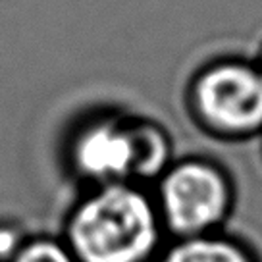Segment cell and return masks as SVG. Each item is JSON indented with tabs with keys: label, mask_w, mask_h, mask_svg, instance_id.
<instances>
[{
	"label": "cell",
	"mask_w": 262,
	"mask_h": 262,
	"mask_svg": "<svg viewBox=\"0 0 262 262\" xmlns=\"http://www.w3.org/2000/svg\"><path fill=\"white\" fill-rule=\"evenodd\" d=\"M155 195L135 181L95 185L66 224L64 243L77 262H147L164 233Z\"/></svg>",
	"instance_id": "1"
},
{
	"label": "cell",
	"mask_w": 262,
	"mask_h": 262,
	"mask_svg": "<svg viewBox=\"0 0 262 262\" xmlns=\"http://www.w3.org/2000/svg\"><path fill=\"white\" fill-rule=\"evenodd\" d=\"M72 166L91 185L160 178L172 164L166 131L145 118L104 114L81 125L72 141Z\"/></svg>",
	"instance_id": "2"
},
{
	"label": "cell",
	"mask_w": 262,
	"mask_h": 262,
	"mask_svg": "<svg viewBox=\"0 0 262 262\" xmlns=\"http://www.w3.org/2000/svg\"><path fill=\"white\" fill-rule=\"evenodd\" d=\"M155 201L164 228L181 239L218 231L233 210L235 191L220 164L185 158L158 178Z\"/></svg>",
	"instance_id": "3"
},
{
	"label": "cell",
	"mask_w": 262,
	"mask_h": 262,
	"mask_svg": "<svg viewBox=\"0 0 262 262\" xmlns=\"http://www.w3.org/2000/svg\"><path fill=\"white\" fill-rule=\"evenodd\" d=\"M189 104L199 123L216 137H254L262 133V74L254 62L216 60L195 75Z\"/></svg>",
	"instance_id": "4"
},
{
	"label": "cell",
	"mask_w": 262,
	"mask_h": 262,
	"mask_svg": "<svg viewBox=\"0 0 262 262\" xmlns=\"http://www.w3.org/2000/svg\"><path fill=\"white\" fill-rule=\"evenodd\" d=\"M164 262H253L245 247L220 233L181 237L166 253Z\"/></svg>",
	"instance_id": "5"
},
{
	"label": "cell",
	"mask_w": 262,
	"mask_h": 262,
	"mask_svg": "<svg viewBox=\"0 0 262 262\" xmlns=\"http://www.w3.org/2000/svg\"><path fill=\"white\" fill-rule=\"evenodd\" d=\"M10 262H77L64 241L50 237L25 239L21 249Z\"/></svg>",
	"instance_id": "6"
},
{
	"label": "cell",
	"mask_w": 262,
	"mask_h": 262,
	"mask_svg": "<svg viewBox=\"0 0 262 262\" xmlns=\"http://www.w3.org/2000/svg\"><path fill=\"white\" fill-rule=\"evenodd\" d=\"M25 239L12 224H0V262H10L21 249Z\"/></svg>",
	"instance_id": "7"
},
{
	"label": "cell",
	"mask_w": 262,
	"mask_h": 262,
	"mask_svg": "<svg viewBox=\"0 0 262 262\" xmlns=\"http://www.w3.org/2000/svg\"><path fill=\"white\" fill-rule=\"evenodd\" d=\"M254 64H256V68H258V72L262 74V49H260V54H258V58H256V62H254Z\"/></svg>",
	"instance_id": "8"
}]
</instances>
